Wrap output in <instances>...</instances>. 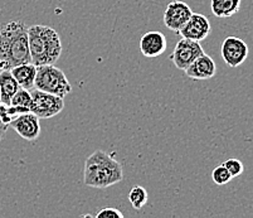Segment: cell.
<instances>
[{
    "label": "cell",
    "instance_id": "6da1fadb",
    "mask_svg": "<svg viewBox=\"0 0 253 218\" xmlns=\"http://www.w3.org/2000/svg\"><path fill=\"white\" fill-rule=\"evenodd\" d=\"M32 62L28 42V27L20 20L0 28V71Z\"/></svg>",
    "mask_w": 253,
    "mask_h": 218
},
{
    "label": "cell",
    "instance_id": "7a4b0ae2",
    "mask_svg": "<svg viewBox=\"0 0 253 218\" xmlns=\"http://www.w3.org/2000/svg\"><path fill=\"white\" fill-rule=\"evenodd\" d=\"M123 179V165L106 151L96 150L84 162V183L87 187L106 189Z\"/></svg>",
    "mask_w": 253,
    "mask_h": 218
},
{
    "label": "cell",
    "instance_id": "3957f363",
    "mask_svg": "<svg viewBox=\"0 0 253 218\" xmlns=\"http://www.w3.org/2000/svg\"><path fill=\"white\" fill-rule=\"evenodd\" d=\"M28 42L32 63L38 66L54 65L62 54L59 34L52 27L32 25L28 27Z\"/></svg>",
    "mask_w": 253,
    "mask_h": 218
},
{
    "label": "cell",
    "instance_id": "277c9868",
    "mask_svg": "<svg viewBox=\"0 0 253 218\" xmlns=\"http://www.w3.org/2000/svg\"><path fill=\"white\" fill-rule=\"evenodd\" d=\"M34 88L63 98L72 91V86L68 81L67 76L54 65H44L37 67Z\"/></svg>",
    "mask_w": 253,
    "mask_h": 218
},
{
    "label": "cell",
    "instance_id": "5b68a950",
    "mask_svg": "<svg viewBox=\"0 0 253 218\" xmlns=\"http://www.w3.org/2000/svg\"><path fill=\"white\" fill-rule=\"evenodd\" d=\"M31 112L39 119H50L58 115L64 109L63 97L33 88L31 91Z\"/></svg>",
    "mask_w": 253,
    "mask_h": 218
},
{
    "label": "cell",
    "instance_id": "8992f818",
    "mask_svg": "<svg viewBox=\"0 0 253 218\" xmlns=\"http://www.w3.org/2000/svg\"><path fill=\"white\" fill-rule=\"evenodd\" d=\"M204 53L203 47L201 43L197 41L188 40V38H181L178 43H176L174 52L170 56V59L172 63L175 65L178 70H186L189 67L190 63L194 61L195 58Z\"/></svg>",
    "mask_w": 253,
    "mask_h": 218
},
{
    "label": "cell",
    "instance_id": "52a82bcc",
    "mask_svg": "<svg viewBox=\"0 0 253 218\" xmlns=\"http://www.w3.org/2000/svg\"><path fill=\"white\" fill-rule=\"evenodd\" d=\"M248 45L243 40L238 37H227L222 43L220 53L223 61L228 67L236 68L241 66L248 57Z\"/></svg>",
    "mask_w": 253,
    "mask_h": 218
},
{
    "label": "cell",
    "instance_id": "ba28073f",
    "mask_svg": "<svg viewBox=\"0 0 253 218\" xmlns=\"http://www.w3.org/2000/svg\"><path fill=\"white\" fill-rule=\"evenodd\" d=\"M9 128H11L20 137L27 141H36L41 135L39 118L31 111L15 116L9 124Z\"/></svg>",
    "mask_w": 253,
    "mask_h": 218
},
{
    "label": "cell",
    "instance_id": "9c48e42d",
    "mask_svg": "<svg viewBox=\"0 0 253 218\" xmlns=\"http://www.w3.org/2000/svg\"><path fill=\"white\" fill-rule=\"evenodd\" d=\"M192 14L193 10L188 4L175 0V1L168 4L163 19H164L165 27H168L170 31L179 33L180 29L185 25V23L192 17Z\"/></svg>",
    "mask_w": 253,
    "mask_h": 218
},
{
    "label": "cell",
    "instance_id": "30bf717a",
    "mask_svg": "<svg viewBox=\"0 0 253 218\" xmlns=\"http://www.w3.org/2000/svg\"><path fill=\"white\" fill-rule=\"evenodd\" d=\"M211 29V22H209L206 15L193 13L189 20L180 29L179 34L183 38H188V40L201 42V41H204L209 36Z\"/></svg>",
    "mask_w": 253,
    "mask_h": 218
},
{
    "label": "cell",
    "instance_id": "8fae6325",
    "mask_svg": "<svg viewBox=\"0 0 253 218\" xmlns=\"http://www.w3.org/2000/svg\"><path fill=\"white\" fill-rule=\"evenodd\" d=\"M186 77L190 80H211L213 79L217 73V66H215L214 59L209 57L208 54L203 53L195 58L190 63V66L186 70H184Z\"/></svg>",
    "mask_w": 253,
    "mask_h": 218
},
{
    "label": "cell",
    "instance_id": "7c38bea8",
    "mask_svg": "<svg viewBox=\"0 0 253 218\" xmlns=\"http://www.w3.org/2000/svg\"><path fill=\"white\" fill-rule=\"evenodd\" d=\"M167 37L158 31H151L145 33L140 40V50L145 57L154 58L162 56L167 50Z\"/></svg>",
    "mask_w": 253,
    "mask_h": 218
},
{
    "label": "cell",
    "instance_id": "4fadbf2b",
    "mask_svg": "<svg viewBox=\"0 0 253 218\" xmlns=\"http://www.w3.org/2000/svg\"><path fill=\"white\" fill-rule=\"evenodd\" d=\"M11 75L14 76V79L17 80L19 87L25 89L34 88V81H36L37 76V66L33 65L32 62L29 63H23V65L15 66L10 70Z\"/></svg>",
    "mask_w": 253,
    "mask_h": 218
},
{
    "label": "cell",
    "instance_id": "5bb4252c",
    "mask_svg": "<svg viewBox=\"0 0 253 218\" xmlns=\"http://www.w3.org/2000/svg\"><path fill=\"white\" fill-rule=\"evenodd\" d=\"M18 89H19V85L14 79V76L11 75L10 71H0V95H1L0 102L6 106H10L11 98Z\"/></svg>",
    "mask_w": 253,
    "mask_h": 218
},
{
    "label": "cell",
    "instance_id": "9a60e30c",
    "mask_svg": "<svg viewBox=\"0 0 253 218\" xmlns=\"http://www.w3.org/2000/svg\"><path fill=\"white\" fill-rule=\"evenodd\" d=\"M242 0H211V9L218 18H229L237 14L241 9Z\"/></svg>",
    "mask_w": 253,
    "mask_h": 218
},
{
    "label": "cell",
    "instance_id": "2e32d148",
    "mask_svg": "<svg viewBox=\"0 0 253 218\" xmlns=\"http://www.w3.org/2000/svg\"><path fill=\"white\" fill-rule=\"evenodd\" d=\"M149 194L148 190L145 189L141 185H135L131 188L130 193H128V202L131 203L134 210H141L145 204L148 203Z\"/></svg>",
    "mask_w": 253,
    "mask_h": 218
},
{
    "label": "cell",
    "instance_id": "e0dca14e",
    "mask_svg": "<svg viewBox=\"0 0 253 218\" xmlns=\"http://www.w3.org/2000/svg\"><path fill=\"white\" fill-rule=\"evenodd\" d=\"M11 106H19V107H25V109L31 110L32 105V95L29 89H25L19 87L15 95L13 96L10 102Z\"/></svg>",
    "mask_w": 253,
    "mask_h": 218
},
{
    "label": "cell",
    "instance_id": "ac0fdd59",
    "mask_svg": "<svg viewBox=\"0 0 253 218\" xmlns=\"http://www.w3.org/2000/svg\"><path fill=\"white\" fill-rule=\"evenodd\" d=\"M211 179H213V182L215 183L217 185H224L227 183H229L233 179L232 174L229 173L228 169L225 168L224 165H218L213 169L211 172Z\"/></svg>",
    "mask_w": 253,
    "mask_h": 218
},
{
    "label": "cell",
    "instance_id": "d6986e66",
    "mask_svg": "<svg viewBox=\"0 0 253 218\" xmlns=\"http://www.w3.org/2000/svg\"><path fill=\"white\" fill-rule=\"evenodd\" d=\"M223 165H224L225 168L228 169V172L232 174L233 178L234 176L241 175V174L243 173V171H245V167H243L242 162L236 159V158H231V159L225 160V162L223 163Z\"/></svg>",
    "mask_w": 253,
    "mask_h": 218
},
{
    "label": "cell",
    "instance_id": "ffe728a7",
    "mask_svg": "<svg viewBox=\"0 0 253 218\" xmlns=\"http://www.w3.org/2000/svg\"><path fill=\"white\" fill-rule=\"evenodd\" d=\"M96 218H124V213L116 208H102L95 215Z\"/></svg>",
    "mask_w": 253,
    "mask_h": 218
},
{
    "label": "cell",
    "instance_id": "44dd1931",
    "mask_svg": "<svg viewBox=\"0 0 253 218\" xmlns=\"http://www.w3.org/2000/svg\"><path fill=\"white\" fill-rule=\"evenodd\" d=\"M9 129V124H6L3 119L0 118V140L3 139V136L5 135L6 130Z\"/></svg>",
    "mask_w": 253,
    "mask_h": 218
},
{
    "label": "cell",
    "instance_id": "7402d4cb",
    "mask_svg": "<svg viewBox=\"0 0 253 218\" xmlns=\"http://www.w3.org/2000/svg\"><path fill=\"white\" fill-rule=\"evenodd\" d=\"M0 97H1V95H0Z\"/></svg>",
    "mask_w": 253,
    "mask_h": 218
}]
</instances>
